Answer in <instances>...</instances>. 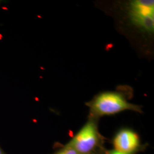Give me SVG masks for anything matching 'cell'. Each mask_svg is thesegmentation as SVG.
Segmentation results:
<instances>
[{"label": "cell", "instance_id": "1", "mask_svg": "<svg viewBox=\"0 0 154 154\" xmlns=\"http://www.w3.org/2000/svg\"><path fill=\"white\" fill-rule=\"evenodd\" d=\"M105 11L110 13L120 33L129 39L143 55L153 53L154 1H116L107 2Z\"/></svg>", "mask_w": 154, "mask_h": 154}, {"label": "cell", "instance_id": "2", "mask_svg": "<svg viewBox=\"0 0 154 154\" xmlns=\"http://www.w3.org/2000/svg\"><path fill=\"white\" fill-rule=\"evenodd\" d=\"M132 94V88L130 86H119L115 91L99 93L86 104L90 108V114L93 118L114 115L126 110L142 113L140 106L128 101Z\"/></svg>", "mask_w": 154, "mask_h": 154}, {"label": "cell", "instance_id": "3", "mask_svg": "<svg viewBox=\"0 0 154 154\" xmlns=\"http://www.w3.org/2000/svg\"><path fill=\"white\" fill-rule=\"evenodd\" d=\"M99 137L97 122L91 118L66 147L74 149L79 154H88L97 146Z\"/></svg>", "mask_w": 154, "mask_h": 154}, {"label": "cell", "instance_id": "4", "mask_svg": "<svg viewBox=\"0 0 154 154\" xmlns=\"http://www.w3.org/2000/svg\"><path fill=\"white\" fill-rule=\"evenodd\" d=\"M139 144L138 134L130 129L122 130L114 139L115 150L125 154H132L138 149Z\"/></svg>", "mask_w": 154, "mask_h": 154}, {"label": "cell", "instance_id": "5", "mask_svg": "<svg viewBox=\"0 0 154 154\" xmlns=\"http://www.w3.org/2000/svg\"><path fill=\"white\" fill-rule=\"evenodd\" d=\"M55 154H79L74 149L67 147H65L64 149H61L59 152Z\"/></svg>", "mask_w": 154, "mask_h": 154}, {"label": "cell", "instance_id": "6", "mask_svg": "<svg viewBox=\"0 0 154 154\" xmlns=\"http://www.w3.org/2000/svg\"><path fill=\"white\" fill-rule=\"evenodd\" d=\"M107 154H125V153H122L121 152H119L118 151H116V150H112V151H110L109 152H108Z\"/></svg>", "mask_w": 154, "mask_h": 154}, {"label": "cell", "instance_id": "7", "mask_svg": "<svg viewBox=\"0 0 154 154\" xmlns=\"http://www.w3.org/2000/svg\"><path fill=\"white\" fill-rule=\"evenodd\" d=\"M0 154H5L4 152V151H2V149L0 148Z\"/></svg>", "mask_w": 154, "mask_h": 154}, {"label": "cell", "instance_id": "8", "mask_svg": "<svg viewBox=\"0 0 154 154\" xmlns=\"http://www.w3.org/2000/svg\"><path fill=\"white\" fill-rule=\"evenodd\" d=\"M1 3H2V1H1V0H0V5H1Z\"/></svg>", "mask_w": 154, "mask_h": 154}]
</instances>
